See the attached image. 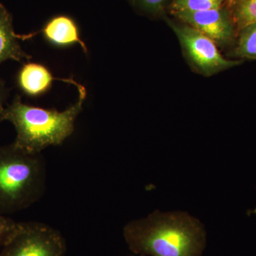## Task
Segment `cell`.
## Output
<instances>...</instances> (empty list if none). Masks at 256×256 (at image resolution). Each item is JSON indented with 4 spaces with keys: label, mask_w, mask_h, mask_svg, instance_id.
Segmentation results:
<instances>
[{
    "label": "cell",
    "mask_w": 256,
    "mask_h": 256,
    "mask_svg": "<svg viewBox=\"0 0 256 256\" xmlns=\"http://www.w3.org/2000/svg\"><path fill=\"white\" fill-rule=\"evenodd\" d=\"M130 250L143 256H203L204 226L188 212L156 210L124 226Z\"/></svg>",
    "instance_id": "6da1fadb"
},
{
    "label": "cell",
    "mask_w": 256,
    "mask_h": 256,
    "mask_svg": "<svg viewBox=\"0 0 256 256\" xmlns=\"http://www.w3.org/2000/svg\"><path fill=\"white\" fill-rule=\"evenodd\" d=\"M78 100L66 110L60 112L24 104L21 96L16 95L5 108L4 120L14 126L16 136L15 146L24 150L42 153L50 146H58L72 136L76 120L82 112L86 90L80 84Z\"/></svg>",
    "instance_id": "7a4b0ae2"
},
{
    "label": "cell",
    "mask_w": 256,
    "mask_h": 256,
    "mask_svg": "<svg viewBox=\"0 0 256 256\" xmlns=\"http://www.w3.org/2000/svg\"><path fill=\"white\" fill-rule=\"evenodd\" d=\"M46 166L42 153L15 146H0V214L20 212L44 194Z\"/></svg>",
    "instance_id": "3957f363"
},
{
    "label": "cell",
    "mask_w": 256,
    "mask_h": 256,
    "mask_svg": "<svg viewBox=\"0 0 256 256\" xmlns=\"http://www.w3.org/2000/svg\"><path fill=\"white\" fill-rule=\"evenodd\" d=\"M163 18L178 36L188 62L198 73L210 76L240 64L224 58L214 42L196 28L166 15Z\"/></svg>",
    "instance_id": "277c9868"
},
{
    "label": "cell",
    "mask_w": 256,
    "mask_h": 256,
    "mask_svg": "<svg viewBox=\"0 0 256 256\" xmlns=\"http://www.w3.org/2000/svg\"><path fill=\"white\" fill-rule=\"evenodd\" d=\"M0 256H64L66 242L60 230L44 223L18 222Z\"/></svg>",
    "instance_id": "5b68a950"
},
{
    "label": "cell",
    "mask_w": 256,
    "mask_h": 256,
    "mask_svg": "<svg viewBox=\"0 0 256 256\" xmlns=\"http://www.w3.org/2000/svg\"><path fill=\"white\" fill-rule=\"evenodd\" d=\"M172 16L202 32L216 45L225 46L233 38V22L228 10L223 6L195 12L176 13Z\"/></svg>",
    "instance_id": "8992f818"
},
{
    "label": "cell",
    "mask_w": 256,
    "mask_h": 256,
    "mask_svg": "<svg viewBox=\"0 0 256 256\" xmlns=\"http://www.w3.org/2000/svg\"><path fill=\"white\" fill-rule=\"evenodd\" d=\"M36 34L20 35L15 33L12 16L4 5L0 3V65L8 60L23 63L25 60H31L32 56L24 52L18 40H28Z\"/></svg>",
    "instance_id": "52a82bcc"
},
{
    "label": "cell",
    "mask_w": 256,
    "mask_h": 256,
    "mask_svg": "<svg viewBox=\"0 0 256 256\" xmlns=\"http://www.w3.org/2000/svg\"><path fill=\"white\" fill-rule=\"evenodd\" d=\"M47 41L57 46H67L79 44L84 52L87 53L86 45L79 36L76 24L66 16L54 18L46 24L41 31Z\"/></svg>",
    "instance_id": "ba28073f"
},
{
    "label": "cell",
    "mask_w": 256,
    "mask_h": 256,
    "mask_svg": "<svg viewBox=\"0 0 256 256\" xmlns=\"http://www.w3.org/2000/svg\"><path fill=\"white\" fill-rule=\"evenodd\" d=\"M56 80L46 67L42 64L28 63L18 75V85L30 96H38L50 90L53 80Z\"/></svg>",
    "instance_id": "9c48e42d"
},
{
    "label": "cell",
    "mask_w": 256,
    "mask_h": 256,
    "mask_svg": "<svg viewBox=\"0 0 256 256\" xmlns=\"http://www.w3.org/2000/svg\"><path fill=\"white\" fill-rule=\"evenodd\" d=\"M226 0H172L169 12L172 15L180 12H195L223 6Z\"/></svg>",
    "instance_id": "30bf717a"
},
{
    "label": "cell",
    "mask_w": 256,
    "mask_h": 256,
    "mask_svg": "<svg viewBox=\"0 0 256 256\" xmlns=\"http://www.w3.org/2000/svg\"><path fill=\"white\" fill-rule=\"evenodd\" d=\"M136 11L150 18H164L172 0H128Z\"/></svg>",
    "instance_id": "8fae6325"
},
{
    "label": "cell",
    "mask_w": 256,
    "mask_h": 256,
    "mask_svg": "<svg viewBox=\"0 0 256 256\" xmlns=\"http://www.w3.org/2000/svg\"><path fill=\"white\" fill-rule=\"evenodd\" d=\"M236 54L244 58L256 60V23L242 28Z\"/></svg>",
    "instance_id": "7c38bea8"
},
{
    "label": "cell",
    "mask_w": 256,
    "mask_h": 256,
    "mask_svg": "<svg viewBox=\"0 0 256 256\" xmlns=\"http://www.w3.org/2000/svg\"><path fill=\"white\" fill-rule=\"evenodd\" d=\"M234 16L240 28L256 24V0H242L238 2Z\"/></svg>",
    "instance_id": "4fadbf2b"
},
{
    "label": "cell",
    "mask_w": 256,
    "mask_h": 256,
    "mask_svg": "<svg viewBox=\"0 0 256 256\" xmlns=\"http://www.w3.org/2000/svg\"><path fill=\"white\" fill-rule=\"evenodd\" d=\"M18 222L0 214V246L2 247L16 232Z\"/></svg>",
    "instance_id": "5bb4252c"
},
{
    "label": "cell",
    "mask_w": 256,
    "mask_h": 256,
    "mask_svg": "<svg viewBox=\"0 0 256 256\" xmlns=\"http://www.w3.org/2000/svg\"><path fill=\"white\" fill-rule=\"evenodd\" d=\"M10 90L3 80H0V122L4 120V104L9 96Z\"/></svg>",
    "instance_id": "9a60e30c"
},
{
    "label": "cell",
    "mask_w": 256,
    "mask_h": 256,
    "mask_svg": "<svg viewBox=\"0 0 256 256\" xmlns=\"http://www.w3.org/2000/svg\"><path fill=\"white\" fill-rule=\"evenodd\" d=\"M228 1H230V2H235V1L240 2V1H242V0H228Z\"/></svg>",
    "instance_id": "2e32d148"
},
{
    "label": "cell",
    "mask_w": 256,
    "mask_h": 256,
    "mask_svg": "<svg viewBox=\"0 0 256 256\" xmlns=\"http://www.w3.org/2000/svg\"><path fill=\"white\" fill-rule=\"evenodd\" d=\"M143 256L136 255V254H134V255H131V256Z\"/></svg>",
    "instance_id": "e0dca14e"
}]
</instances>
